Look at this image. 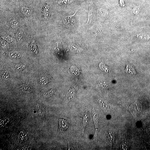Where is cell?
<instances>
[{
	"label": "cell",
	"instance_id": "obj_1",
	"mask_svg": "<svg viewBox=\"0 0 150 150\" xmlns=\"http://www.w3.org/2000/svg\"><path fill=\"white\" fill-rule=\"evenodd\" d=\"M76 12V11L73 15L64 16L63 19L62 25L64 27L68 28H73L76 25V22L74 17V16Z\"/></svg>",
	"mask_w": 150,
	"mask_h": 150
},
{
	"label": "cell",
	"instance_id": "obj_2",
	"mask_svg": "<svg viewBox=\"0 0 150 150\" xmlns=\"http://www.w3.org/2000/svg\"><path fill=\"white\" fill-rule=\"evenodd\" d=\"M92 114L96 128V132L93 139V141H94L96 139L97 134L99 130V117L98 113L94 110V108H93Z\"/></svg>",
	"mask_w": 150,
	"mask_h": 150
},
{
	"label": "cell",
	"instance_id": "obj_3",
	"mask_svg": "<svg viewBox=\"0 0 150 150\" xmlns=\"http://www.w3.org/2000/svg\"><path fill=\"white\" fill-rule=\"evenodd\" d=\"M89 121V115L88 111L86 107L84 110V116L82 120V134H84L85 129H86L88 123Z\"/></svg>",
	"mask_w": 150,
	"mask_h": 150
},
{
	"label": "cell",
	"instance_id": "obj_4",
	"mask_svg": "<svg viewBox=\"0 0 150 150\" xmlns=\"http://www.w3.org/2000/svg\"><path fill=\"white\" fill-rule=\"evenodd\" d=\"M58 131L60 133L62 134L68 128L69 126V124L68 121L65 119L61 118L59 119V121Z\"/></svg>",
	"mask_w": 150,
	"mask_h": 150
},
{
	"label": "cell",
	"instance_id": "obj_5",
	"mask_svg": "<svg viewBox=\"0 0 150 150\" xmlns=\"http://www.w3.org/2000/svg\"><path fill=\"white\" fill-rule=\"evenodd\" d=\"M95 12L94 7H93L92 5H91L90 8V11H89V13L88 21L87 24H90L91 23V22L93 21L94 18Z\"/></svg>",
	"mask_w": 150,
	"mask_h": 150
},
{
	"label": "cell",
	"instance_id": "obj_6",
	"mask_svg": "<svg viewBox=\"0 0 150 150\" xmlns=\"http://www.w3.org/2000/svg\"><path fill=\"white\" fill-rule=\"evenodd\" d=\"M76 94V90L74 88H71L68 92L67 95L66 99L68 102H70L74 98Z\"/></svg>",
	"mask_w": 150,
	"mask_h": 150
},
{
	"label": "cell",
	"instance_id": "obj_7",
	"mask_svg": "<svg viewBox=\"0 0 150 150\" xmlns=\"http://www.w3.org/2000/svg\"><path fill=\"white\" fill-rule=\"evenodd\" d=\"M21 11L23 15L26 17H29L31 15V11L29 8L21 7Z\"/></svg>",
	"mask_w": 150,
	"mask_h": 150
},
{
	"label": "cell",
	"instance_id": "obj_8",
	"mask_svg": "<svg viewBox=\"0 0 150 150\" xmlns=\"http://www.w3.org/2000/svg\"><path fill=\"white\" fill-rule=\"evenodd\" d=\"M29 48L30 51L32 53L34 54H38V49L34 40H32L31 44L30 45Z\"/></svg>",
	"mask_w": 150,
	"mask_h": 150
},
{
	"label": "cell",
	"instance_id": "obj_9",
	"mask_svg": "<svg viewBox=\"0 0 150 150\" xmlns=\"http://www.w3.org/2000/svg\"><path fill=\"white\" fill-rule=\"evenodd\" d=\"M36 108L38 115L40 117H43L45 113L44 108L42 105L40 104L36 105Z\"/></svg>",
	"mask_w": 150,
	"mask_h": 150
},
{
	"label": "cell",
	"instance_id": "obj_10",
	"mask_svg": "<svg viewBox=\"0 0 150 150\" xmlns=\"http://www.w3.org/2000/svg\"><path fill=\"white\" fill-rule=\"evenodd\" d=\"M9 56L12 58L18 59L21 57V55L20 53L17 51H14L10 52L9 53Z\"/></svg>",
	"mask_w": 150,
	"mask_h": 150
},
{
	"label": "cell",
	"instance_id": "obj_11",
	"mask_svg": "<svg viewBox=\"0 0 150 150\" xmlns=\"http://www.w3.org/2000/svg\"><path fill=\"white\" fill-rule=\"evenodd\" d=\"M49 6L46 4L44 5L43 7V16L44 19H47L49 17L50 15L49 10Z\"/></svg>",
	"mask_w": 150,
	"mask_h": 150
},
{
	"label": "cell",
	"instance_id": "obj_12",
	"mask_svg": "<svg viewBox=\"0 0 150 150\" xmlns=\"http://www.w3.org/2000/svg\"><path fill=\"white\" fill-rule=\"evenodd\" d=\"M76 0H60L58 1L59 5L61 6H66L69 5L74 2Z\"/></svg>",
	"mask_w": 150,
	"mask_h": 150
},
{
	"label": "cell",
	"instance_id": "obj_13",
	"mask_svg": "<svg viewBox=\"0 0 150 150\" xmlns=\"http://www.w3.org/2000/svg\"><path fill=\"white\" fill-rule=\"evenodd\" d=\"M133 37L137 39L145 40L148 39L149 36L147 34L140 33L135 34Z\"/></svg>",
	"mask_w": 150,
	"mask_h": 150
},
{
	"label": "cell",
	"instance_id": "obj_14",
	"mask_svg": "<svg viewBox=\"0 0 150 150\" xmlns=\"http://www.w3.org/2000/svg\"><path fill=\"white\" fill-rule=\"evenodd\" d=\"M19 139L21 141H25L27 139V135L25 131H21L19 134Z\"/></svg>",
	"mask_w": 150,
	"mask_h": 150
},
{
	"label": "cell",
	"instance_id": "obj_15",
	"mask_svg": "<svg viewBox=\"0 0 150 150\" xmlns=\"http://www.w3.org/2000/svg\"><path fill=\"white\" fill-rule=\"evenodd\" d=\"M126 72L127 73H130L132 74H136V72L132 66L127 64V66L125 69Z\"/></svg>",
	"mask_w": 150,
	"mask_h": 150
},
{
	"label": "cell",
	"instance_id": "obj_16",
	"mask_svg": "<svg viewBox=\"0 0 150 150\" xmlns=\"http://www.w3.org/2000/svg\"><path fill=\"white\" fill-rule=\"evenodd\" d=\"M10 26L13 28L17 27L19 24V22L17 20L15 19H12L10 20Z\"/></svg>",
	"mask_w": 150,
	"mask_h": 150
},
{
	"label": "cell",
	"instance_id": "obj_17",
	"mask_svg": "<svg viewBox=\"0 0 150 150\" xmlns=\"http://www.w3.org/2000/svg\"><path fill=\"white\" fill-rule=\"evenodd\" d=\"M54 91L53 89H52L49 91L45 92L43 93V96L44 98H49L52 96L54 94Z\"/></svg>",
	"mask_w": 150,
	"mask_h": 150
},
{
	"label": "cell",
	"instance_id": "obj_18",
	"mask_svg": "<svg viewBox=\"0 0 150 150\" xmlns=\"http://www.w3.org/2000/svg\"><path fill=\"white\" fill-rule=\"evenodd\" d=\"M9 121V119L7 117H4L0 119V126L2 127L6 125L7 124Z\"/></svg>",
	"mask_w": 150,
	"mask_h": 150
},
{
	"label": "cell",
	"instance_id": "obj_19",
	"mask_svg": "<svg viewBox=\"0 0 150 150\" xmlns=\"http://www.w3.org/2000/svg\"><path fill=\"white\" fill-rule=\"evenodd\" d=\"M21 91L22 92L25 94H29L32 91L31 88L27 86H24L22 87Z\"/></svg>",
	"mask_w": 150,
	"mask_h": 150
},
{
	"label": "cell",
	"instance_id": "obj_20",
	"mask_svg": "<svg viewBox=\"0 0 150 150\" xmlns=\"http://www.w3.org/2000/svg\"><path fill=\"white\" fill-rule=\"evenodd\" d=\"M68 150H76L75 142L71 141H68Z\"/></svg>",
	"mask_w": 150,
	"mask_h": 150
},
{
	"label": "cell",
	"instance_id": "obj_21",
	"mask_svg": "<svg viewBox=\"0 0 150 150\" xmlns=\"http://www.w3.org/2000/svg\"><path fill=\"white\" fill-rule=\"evenodd\" d=\"M48 82V78L46 77H43L40 80V83L42 85H46Z\"/></svg>",
	"mask_w": 150,
	"mask_h": 150
},
{
	"label": "cell",
	"instance_id": "obj_22",
	"mask_svg": "<svg viewBox=\"0 0 150 150\" xmlns=\"http://www.w3.org/2000/svg\"><path fill=\"white\" fill-rule=\"evenodd\" d=\"M100 15L102 17H106L108 14V11L105 9H101L100 11Z\"/></svg>",
	"mask_w": 150,
	"mask_h": 150
},
{
	"label": "cell",
	"instance_id": "obj_23",
	"mask_svg": "<svg viewBox=\"0 0 150 150\" xmlns=\"http://www.w3.org/2000/svg\"><path fill=\"white\" fill-rule=\"evenodd\" d=\"M140 11V8L139 6H136L133 8L132 10L133 13L135 15H137Z\"/></svg>",
	"mask_w": 150,
	"mask_h": 150
},
{
	"label": "cell",
	"instance_id": "obj_24",
	"mask_svg": "<svg viewBox=\"0 0 150 150\" xmlns=\"http://www.w3.org/2000/svg\"><path fill=\"white\" fill-rule=\"evenodd\" d=\"M25 68V66L23 64L18 65H16L15 67L16 70L19 71L23 70Z\"/></svg>",
	"mask_w": 150,
	"mask_h": 150
},
{
	"label": "cell",
	"instance_id": "obj_25",
	"mask_svg": "<svg viewBox=\"0 0 150 150\" xmlns=\"http://www.w3.org/2000/svg\"><path fill=\"white\" fill-rule=\"evenodd\" d=\"M9 75L7 71L4 72L3 73L2 77L3 79L5 80H7L9 79Z\"/></svg>",
	"mask_w": 150,
	"mask_h": 150
},
{
	"label": "cell",
	"instance_id": "obj_26",
	"mask_svg": "<svg viewBox=\"0 0 150 150\" xmlns=\"http://www.w3.org/2000/svg\"><path fill=\"white\" fill-rule=\"evenodd\" d=\"M1 46L4 48H7L9 46V44L8 42L4 40H1Z\"/></svg>",
	"mask_w": 150,
	"mask_h": 150
},
{
	"label": "cell",
	"instance_id": "obj_27",
	"mask_svg": "<svg viewBox=\"0 0 150 150\" xmlns=\"http://www.w3.org/2000/svg\"><path fill=\"white\" fill-rule=\"evenodd\" d=\"M71 68V72L73 73V74H75V75L79 73V70L78 69H77L75 67H73Z\"/></svg>",
	"mask_w": 150,
	"mask_h": 150
},
{
	"label": "cell",
	"instance_id": "obj_28",
	"mask_svg": "<svg viewBox=\"0 0 150 150\" xmlns=\"http://www.w3.org/2000/svg\"><path fill=\"white\" fill-rule=\"evenodd\" d=\"M119 3L121 7L123 8L125 6V4L124 0H119Z\"/></svg>",
	"mask_w": 150,
	"mask_h": 150
}]
</instances>
